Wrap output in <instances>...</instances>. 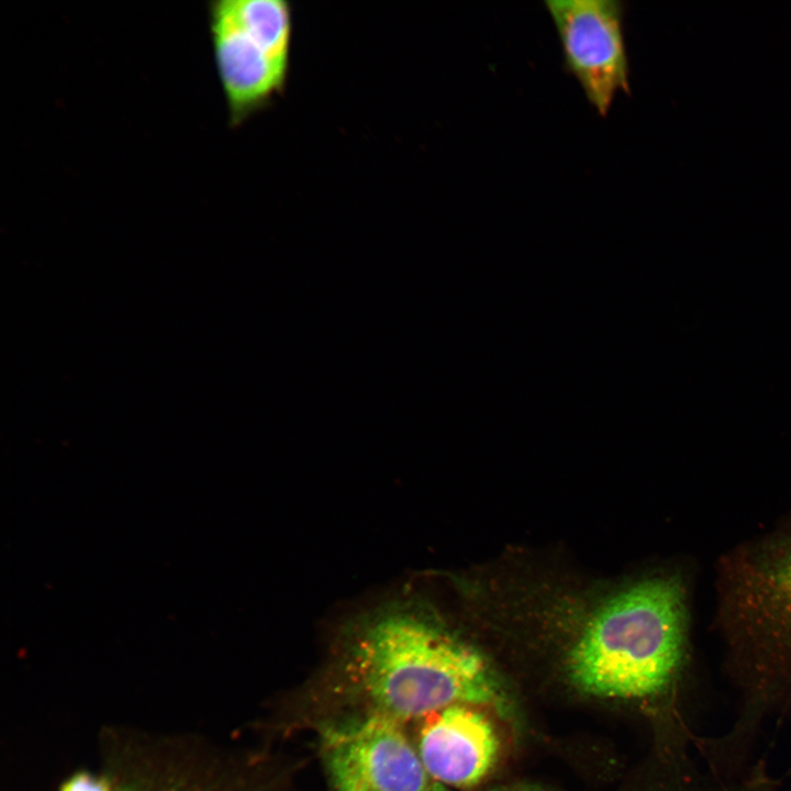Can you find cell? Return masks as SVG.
Segmentation results:
<instances>
[{"mask_svg": "<svg viewBox=\"0 0 791 791\" xmlns=\"http://www.w3.org/2000/svg\"><path fill=\"white\" fill-rule=\"evenodd\" d=\"M334 791H369L355 767L338 751L322 747Z\"/></svg>", "mask_w": 791, "mask_h": 791, "instance_id": "obj_10", "label": "cell"}, {"mask_svg": "<svg viewBox=\"0 0 791 791\" xmlns=\"http://www.w3.org/2000/svg\"><path fill=\"white\" fill-rule=\"evenodd\" d=\"M544 4L557 33L564 69L598 114L606 116L616 96L630 91L624 2L547 0Z\"/></svg>", "mask_w": 791, "mask_h": 791, "instance_id": "obj_4", "label": "cell"}, {"mask_svg": "<svg viewBox=\"0 0 791 791\" xmlns=\"http://www.w3.org/2000/svg\"><path fill=\"white\" fill-rule=\"evenodd\" d=\"M341 659L344 689L360 713L404 723L453 704L504 706L484 659L410 603L358 623Z\"/></svg>", "mask_w": 791, "mask_h": 791, "instance_id": "obj_1", "label": "cell"}, {"mask_svg": "<svg viewBox=\"0 0 791 791\" xmlns=\"http://www.w3.org/2000/svg\"><path fill=\"white\" fill-rule=\"evenodd\" d=\"M210 26L220 81L232 121L238 123L281 93L290 66L237 25L220 1L212 5Z\"/></svg>", "mask_w": 791, "mask_h": 791, "instance_id": "obj_8", "label": "cell"}, {"mask_svg": "<svg viewBox=\"0 0 791 791\" xmlns=\"http://www.w3.org/2000/svg\"><path fill=\"white\" fill-rule=\"evenodd\" d=\"M729 791H778L779 783L773 778L764 758H758L742 776L728 780Z\"/></svg>", "mask_w": 791, "mask_h": 791, "instance_id": "obj_11", "label": "cell"}, {"mask_svg": "<svg viewBox=\"0 0 791 791\" xmlns=\"http://www.w3.org/2000/svg\"><path fill=\"white\" fill-rule=\"evenodd\" d=\"M764 572L765 602L783 624L740 644L743 702L756 723L791 735V545Z\"/></svg>", "mask_w": 791, "mask_h": 791, "instance_id": "obj_5", "label": "cell"}, {"mask_svg": "<svg viewBox=\"0 0 791 791\" xmlns=\"http://www.w3.org/2000/svg\"><path fill=\"white\" fill-rule=\"evenodd\" d=\"M321 729L322 747L342 754L369 791H431V778L403 723L379 713H358Z\"/></svg>", "mask_w": 791, "mask_h": 791, "instance_id": "obj_6", "label": "cell"}, {"mask_svg": "<svg viewBox=\"0 0 791 791\" xmlns=\"http://www.w3.org/2000/svg\"><path fill=\"white\" fill-rule=\"evenodd\" d=\"M233 21L274 58L290 65L293 14L286 0H222Z\"/></svg>", "mask_w": 791, "mask_h": 791, "instance_id": "obj_9", "label": "cell"}, {"mask_svg": "<svg viewBox=\"0 0 791 791\" xmlns=\"http://www.w3.org/2000/svg\"><path fill=\"white\" fill-rule=\"evenodd\" d=\"M59 791H110V788L102 771H79L64 781Z\"/></svg>", "mask_w": 791, "mask_h": 791, "instance_id": "obj_12", "label": "cell"}, {"mask_svg": "<svg viewBox=\"0 0 791 791\" xmlns=\"http://www.w3.org/2000/svg\"><path fill=\"white\" fill-rule=\"evenodd\" d=\"M686 656L681 589L676 580L653 578L597 611L571 649L569 670L594 695L673 703Z\"/></svg>", "mask_w": 791, "mask_h": 791, "instance_id": "obj_2", "label": "cell"}, {"mask_svg": "<svg viewBox=\"0 0 791 791\" xmlns=\"http://www.w3.org/2000/svg\"><path fill=\"white\" fill-rule=\"evenodd\" d=\"M493 791H537L536 789L525 788V787H511V788H502L499 790Z\"/></svg>", "mask_w": 791, "mask_h": 791, "instance_id": "obj_13", "label": "cell"}, {"mask_svg": "<svg viewBox=\"0 0 791 791\" xmlns=\"http://www.w3.org/2000/svg\"><path fill=\"white\" fill-rule=\"evenodd\" d=\"M414 744L430 778L458 789L486 778L500 749L489 717L471 704H453L424 716Z\"/></svg>", "mask_w": 791, "mask_h": 791, "instance_id": "obj_7", "label": "cell"}, {"mask_svg": "<svg viewBox=\"0 0 791 791\" xmlns=\"http://www.w3.org/2000/svg\"><path fill=\"white\" fill-rule=\"evenodd\" d=\"M254 765L185 736L115 729L102 744L110 791H274Z\"/></svg>", "mask_w": 791, "mask_h": 791, "instance_id": "obj_3", "label": "cell"}]
</instances>
